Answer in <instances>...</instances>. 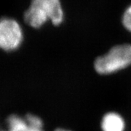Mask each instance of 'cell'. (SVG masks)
<instances>
[{"label":"cell","mask_w":131,"mask_h":131,"mask_svg":"<svg viewBox=\"0 0 131 131\" xmlns=\"http://www.w3.org/2000/svg\"><path fill=\"white\" fill-rule=\"evenodd\" d=\"M55 131H71L69 130H66V129H63V128H58Z\"/></svg>","instance_id":"cell-7"},{"label":"cell","mask_w":131,"mask_h":131,"mask_svg":"<svg viewBox=\"0 0 131 131\" xmlns=\"http://www.w3.org/2000/svg\"><path fill=\"white\" fill-rule=\"evenodd\" d=\"M131 66V44H119L112 47L94 61V69L98 74H116Z\"/></svg>","instance_id":"cell-2"},{"label":"cell","mask_w":131,"mask_h":131,"mask_svg":"<svg viewBox=\"0 0 131 131\" xmlns=\"http://www.w3.org/2000/svg\"><path fill=\"white\" fill-rule=\"evenodd\" d=\"M101 129L102 131H125L126 122L119 113L108 112L101 118Z\"/></svg>","instance_id":"cell-5"},{"label":"cell","mask_w":131,"mask_h":131,"mask_svg":"<svg viewBox=\"0 0 131 131\" xmlns=\"http://www.w3.org/2000/svg\"><path fill=\"white\" fill-rule=\"evenodd\" d=\"M122 23L124 28L131 33V5L127 7L122 15Z\"/></svg>","instance_id":"cell-6"},{"label":"cell","mask_w":131,"mask_h":131,"mask_svg":"<svg viewBox=\"0 0 131 131\" xmlns=\"http://www.w3.org/2000/svg\"><path fill=\"white\" fill-rule=\"evenodd\" d=\"M1 131H45L42 119L31 114L25 118L12 114L6 119L5 127Z\"/></svg>","instance_id":"cell-4"},{"label":"cell","mask_w":131,"mask_h":131,"mask_svg":"<svg viewBox=\"0 0 131 131\" xmlns=\"http://www.w3.org/2000/svg\"><path fill=\"white\" fill-rule=\"evenodd\" d=\"M24 20L34 28H41L48 21L60 26L64 20L61 0H32L24 13Z\"/></svg>","instance_id":"cell-1"},{"label":"cell","mask_w":131,"mask_h":131,"mask_svg":"<svg viewBox=\"0 0 131 131\" xmlns=\"http://www.w3.org/2000/svg\"><path fill=\"white\" fill-rule=\"evenodd\" d=\"M24 40L23 28L11 18L0 19V49L6 52L18 50Z\"/></svg>","instance_id":"cell-3"}]
</instances>
